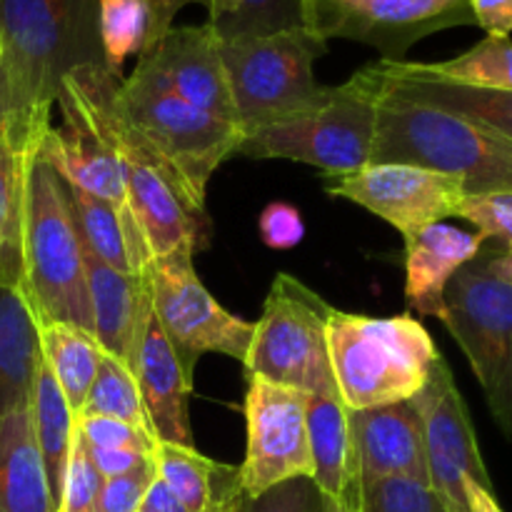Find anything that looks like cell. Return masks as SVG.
<instances>
[{"instance_id":"obj_1","label":"cell","mask_w":512,"mask_h":512,"mask_svg":"<svg viewBox=\"0 0 512 512\" xmlns=\"http://www.w3.org/2000/svg\"><path fill=\"white\" fill-rule=\"evenodd\" d=\"M0 48L13 93V145L25 153L53 125L65 75L105 65L98 0H0Z\"/></svg>"},{"instance_id":"obj_2","label":"cell","mask_w":512,"mask_h":512,"mask_svg":"<svg viewBox=\"0 0 512 512\" xmlns=\"http://www.w3.org/2000/svg\"><path fill=\"white\" fill-rule=\"evenodd\" d=\"M63 85L118 158L130 210L153 260L180 248L203 250L208 245V218L190 205L163 158L128 120L120 103V75L105 65H80L65 75Z\"/></svg>"},{"instance_id":"obj_3","label":"cell","mask_w":512,"mask_h":512,"mask_svg":"<svg viewBox=\"0 0 512 512\" xmlns=\"http://www.w3.org/2000/svg\"><path fill=\"white\" fill-rule=\"evenodd\" d=\"M370 163H405L435 170L458 178L468 195L512 190L510 138L465 115L390 93L380 83Z\"/></svg>"},{"instance_id":"obj_4","label":"cell","mask_w":512,"mask_h":512,"mask_svg":"<svg viewBox=\"0 0 512 512\" xmlns=\"http://www.w3.org/2000/svg\"><path fill=\"white\" fill-rule=\"evenodd\" d=\"M43 140V138H40ZM23 290L35 323H73L93 333L85 255L68 185L40 143L25 155Z\"/></svg>"},{"instance_id":"obj_5","label":"cell","mask_w":512,"mask_h":512,"mask_svg":"<svg viewBox=\"0 0 512 512\" xmlns=\"http://www.w3.org/2000/svg\"><path fill=\"white\" fill-rule=\"evenodd\" d=\"M328 348L348 410L413 400L440 358L425 325L413 315L373 318L335 308L328 320Z\"/></svg>"},{"instance_id":"obj_6","label":"cell","mask_w":512,"mask_h":512,"mask_svg":"<svg viewBox=\"0 0 512 512\" xmlns=\"http://www.w3.org/2000/svg\"><path fill=\"white\" fill-rule=\"evenodd\" d=\"M378 80L360 68L343 85L328 88L313 105L243 130L238 153L255 160H293L320 168L325 178L358 173L373 158Z\"/></svg>"},{"instance_id":"obj_7","label":"cell","mask_w":512,"mask_h":512,"mask_svg":"<svg viewBox=\"0 0 512 512\" xmlns=\"http://www.w3.org/2000/svg\"><path fill=\"white\" fill-rule=\"evenodd\" d=\"M120 103L135 130L175 175L190 205L205 213L210 178L240 150L243 128L175 98L140 68L120 80Z\"/></svg>"},{"instance_id":"obj_8","label":"cell","mask_w":512,"mask_h":512,"mask_svg":"<svg viewBox=\"0 0 512 512\" xmlns=\"http://www.w3.org/2000/svg\"><path fill=\"white\" fill-rule=\"evenodd\" d=\"M325 53L328 43L305 28L220 40L240 128H258L313 105L325 90L313 70Z\"/></svg>"},{"instance_id":"obj_9","label":"cell","mask_w":512,"mask_h":512,"mask_svg":"<svg viewBox=\"0 0 512 512\" xmlns=\"http://www.w3.org/2000/svg\"><path fill=\"white\" fill-rule=\"evenodd\" d=\"M333 308L288 273L275 275L255 323L245 375L298 388L308 395L335 393L328 348V320Z\"/></svg>"},{"instance_id":"obj_10","label":"cell","mask_w":512,"mask_h":512,"mask_svg":"<svg viewBox=\"0 0 512 512\" xmlns=\"http://www.w3.org/2000/svg\"><path fill=\"white\" fill-rule=\"evenodd\" d=\"M440 323L468 358L495 423L512 438V288L490 273L483 250L445 290Z\"/></svg>"},{"instance_id":"obj_11","label":"cell","mask_w":512,"mask_h":512,"mask_svg":"<svg viewBox=\"0 0 512 512\" xmlns=\"http://www.w3.org/2000/svg\"><path fill=\"white\" fill-rule=\"evenodd\" d=\"M300 8L315 38L355 40L393 63L438 30L475 23L470 0H300Z\"/></svg>"},{"instance_id":"obj_12","label":"cell","mask_w":512,"mask_h":512,"mask_svg":"<svg viewBox=\"0 0 512 512\" xmlns=\"http://www.w3.org/2000/svg\"><path fill=\"white\" fill-rule=\"evenodd\" d=\"M193 255L195 250L180 248L150 263L155 318L185 358L198 363L203 353H220L245 363L255 323L228 313L208 293L193 268Z\"/></svg>"},{"instance_id":"obj_13","label":"cell","mask_w":512,"mask_h":512,"mask_svg":"<svg viewBox=\"0 0 512 512\" xmlns=\"http://www.w3.org/2000/svg\"><path fill=\"white\" fill-rule=\"evenodd\" d=\"M245 425L248 450L238 468L240 493L258 498L265 490L295 478H313L308 440V393L245 375Z\"/></svg>"},{"instance_id":"obj_14","label":"cell","mask_w":512,"mask_h":512,"mask_svg":"<svg viewBox=\"0 0 512 512\" xmlns=\"http://www.w3.org/2000/svg\"><path fill=\"white\" fill-rule=\"evenodd\" d=\"M413 405L423 423L430 485L448 503L450 512H468L465 485L473 480L493 490V483L480 455L468 405L443 355L435 360L428 383L415 395Z\"/></svg>"},{"instance_id":"obj_15","label":"cell","mask_w":512,"mask_h":512,"mask_svg":"<svg viewBox=\"0 0 512 512\" xmlns=\"http://www.w3.org/2000/svg\"><path fill=\"white\" fill-rule=\"evenodd\" d=\"M325 188L335 198L363 205L403 238L458 215L468 198L458 178L405 163H370L358 173L328 178Z\"/></svg>"},{"instance_id":"obj_16","label":"cell","mask_w":512,"mask_h":512,"mask_svg":"<svg viewBox=\"0 0 512 512\" xmlns=\"http://www.w3.org/2000/svg\"><path fill=\"white\" fill-rule=\"evenodd\" d=\"M135 68L143 70L175 98L238 123L228 75L220 58V40L208 23L170 28L153 48L140 53Z\"/></svg>"},{"instance_id":"obj_17","label":"cell","mask_w":512,"mask_h":512,"mask_svg":"<svg viewBox=\"0 0 512 512\" xmlns=\"http://www.w3.org/2000/svg\"><path fill=\"white\" fill-rule=\"evenodd\" d=\"M55 105L63 120L60 125H50L40 140L45 158L53 163V168L68 185L105 200L120 213L133 215L118 158L110 145L100 138L75 95L65 85H60Z\"/></svg>"},{"instance_id":"obj_18","label":"cell","mask_w":512,"mask_h":512,"mask_svg":"<svg viewBox=\"0 0 512 512\" xmlns=\"http://www.w3.org/2000/svg\"><path fill=\"white\" fill-rule=\"evenodd\" d=\"M193 370L195 360L185 358L170 343L155 313L150 315L138 355H135L133 375L138 380L140 398H143V408L155 440L188 445V448L195 445L188 415Z\"/></svg>"},{"instance_id":"obj_19","label":"cell","mask_w":512,"mask_h":512,"mask_svg":"<svg viewBox=\"0 0 512 512\" xmlns=\"http://www.w3.org/2000/svg\"><path fill=\"white\" fill-rule=\"evenodd\" d=\"M83 255L95 340L105 355L133 370L140 340L153 315L148 273H120L95 258L85 245Z\"/></svg>"},{"instance_id":"obj_20","label":"cell","mask_w":512,"mask_h":512,"mask_svg":"<svg viewBox=\"0 0 512 512\" xmlns=\"http://www.w3.org/2000/svg\"><path fill=\"white\" fill-rule=\"evenodd\" d=\"M363 480L415 478L430 483L425 433L413 400L350 410Z\"/></svg>"},{"instance_id":"obj_21","label":"cell","mask_w":512,"mask_h":512,"mask_svg":"<svg viewBox=\"0 0 512 512\" xmlns=\"http://www.w3.org/2000/svg\"><path fill=\"white\" fill-rule=\"evenodd\" d=\"M485 238L455 225L435 223L405 238V303L425 318L443 320L445 290L473 263Z\"/></svg>"},{"instance_id":"obj_22","label":"cell","mask_w":512,"mask_h":512,"mask_svg":"<svg viewBox=\"0 0 512 512\" xmlns=\"http://www.w3.org/2000/svg\"><path fill=\"white\" fill-rule=\"evenodd\" d=\"M370 70L390 93L465 115L512 140V90L453 83V80L428 73L423 63H410V60H400V63L378 60V63H370Z\"/></svg>"},{"instance_id":"obj_23","label":"cell","mask_w":512,"mask_h":512,"mask_svg":"<svg viewBox=\"0 0 512 512\" xmlns=\"http://www.w3.org/2000/svg\"><path fill=\"white\" fill-rule=\"evenodd\" d=\"M308 440L315 465V485L320 493L360 510V460L355 448L350 410L340 393L308 395Z\"/></svg>"},{"instance_id":"obj_24","label":"cell","mask_w":512,"mask_h":512,"mask_svg":"<svg viewBox=\"0 0 512 512\" xmlns=\"http://www.w3.org/2000/svg\"><path fill=\"white\" fill-rule=\"evenodd\" d=\"M0 512H55L30 400L0 420Z\"/></svg>"},{"instance_id":"obj_25","label":"cell","mask_w":512,"mask_h":512,"mask_svg":"<svg viewBox=\"0 0 512 512\" xmlns=\"http://www.w3.org/2000/svg\"><path fill=\"white\" fill-rule=\"evenodd\" d=\"M68 195L80 240L95 258L120 273H148L153 255L135 215L120 213L105 200L93 198L73 185H68Z\"/></svg>"},{"instance_id":"obj_26","label":"cell","mask_w":512,"mask_h":512,"mask_svg":"<svg viewBox=\"0 0 512 512\" xmlns=\"http://www.w3.org/2000/svg\"><path fill=\"white\" fill-rule=\"evenodd\" d=\"M40 363L38 323L20 288L0 285V420L30 400Z\"/></svg>"},{"instance_id":"obj_27","label":"cell","mask_w":512,"mask_h":512,"mask_svg":"<svg viewBox=\"0 0 512 512\" xmlns=\"http://www.w3.org/2000/svg\"><path fill=\"white\" fill-rule=\"evenodd\" d=\"M38 340L40 358L63 390L70 410L78 415L98 375L103 348L93 333L60 320L38 323Z\"/></svg>"},{"instance_id":"obj_28","label":"cell","mask_w":512,"mask_h":512,"mask_svg":"<svg viewBox=\"0 0 512 512\" xmlns=\"http://www.w3.org/2000/svg\"><path fill=\"white\" fill-rule=\"evenodd\" d=\"M30 410H33L35 440H38L45 475H48L50 495H53V505L58 510L65 468H68L70 448H73L75 440V413L70 410L63 390L55 383L53 373L43 363V358H40L38 368H35Z\"/></svg>"},{"instance_id":"obj_29","label":"cell","mask_w":512,"mask_h":512,"mask_svg":"<svg viewBox=\"0 0 512 512\" xmlns=\"http://www.w3.org/2000/svg\"><path fill=\"white\" fill-rule=\"evenodd\" d=\"M153 463L158 478L173 490L175 498L188 512L208 510L218 498V490L235 470L205 458L203 453L195 450V445L188 448V445L163 443V440H155Z\"/></svg>"},{"instance_id":"obj_30","label":"cell","mask_w":512,"mask_h":512,"mask_svg":"<svg viewBox=\"0 0 512 512\" xmlns=\"http://www.w3.org/2000/svg\"><path fill=\"white\" fill-rule=\"evenodd\" d=\"M25 155L0 133V285H23Z\"/></svg>"},{"instance_id":"obj_31","label":"cell","mask_w":512,"mask_h":512,"mask_svg":"<svg viewBox=\"0 0 512 512\" xmlns=\"http://www.w3.org/2000/svg\"><path fill=\"white\" fill-rule=\"evenodd\" d=\"M208 13L218 40L303 28L300 0H210Z\"/></svg>"},{"instance_id":"obj_32","label":"cell","mask_w":512,"mask_h":512,"mask_svg":"<svg viewBox=\"0 0 512 512\" xmlns=\"http://www.w3.org/2000/svg\"><path fill=\"white\" fill-rule=\"evenodd\" d=\"M423 68L453 83L512 90V43L510 38L488 35L458 58L443 60V63H423Z\"/></svg>"},{"instance_id":"obj_33","label":"cell","mask_w":512,"mask_h":512,"mask_svg":"<svg viewBox=\"0 0 512 512\" xmlns=\"http://www.w3.org/2000/svg\"><path fill=\"white\" fill-rule=\"evenodd\" d=\"M78 415H105V418H118L153 433L148 425V415H145L143 398H140V388L133 370L105 353L103 360H100L98 375H95L93 385H90L88 398H85ZM78 415H75V418H78Z\"/></svg>"},{"instance_id":"obj_34","label":"cell","mask_w":512,"mask_h":512,"mask_svg":"<svg viewBox=\"0 0 512 512\" xmlns=\"http://www.w3.org/2000/svg\"><path fill=\"white\" fill-rule=\"evenodd\" d=\"M98 25L105 68L120 75L125 60L145 48L148 5L145 0H98Z\"/></svg>"},{"instance_id":"obj_35","label":"cell","mask_w":512,"mask_h":512,"mask_svg":"<svg viewBox=\"0 0 512 512\" xmlns=\"http://www.w3.org/2000/svg\"><path fill=\"white\" fill-rule=\"evenodd\" d=\"M360 512H450V508L430 483L393 475L363 480Z\"/></svg>"},{"instance_id":"obj_36","label":"cell","mask_w":512,"mask_h":512,"mask_svg":"<svg viewBox=\"0 0 512 512\" xmlns=\"http://www.w3.org/2000/svg\"><path fill=\"white\" fill-rule=\"evenodd\" d=\"M100 490H103V475L93 465L88 445L83 443V438L75 430L68 468H65L63 490H60V503L55 512H95Z\"/></svg>"},{"instance_id":"obj_37","label":"cell","mask_w":512,"mask_h":512,"mask_svg":"<svg viewBox=\"0 0 512 512\" xmlns=\"http://www.w3.org/2000/svg\"><path fill=\"white\" fill-rule=\"evenodd\" d=\"M458 218L475 225V233L495 240L500 248H512V190L468 195L460 203Z\"/></svg>"},{"instance_id":"obj_38","label":"cell","mask_w":512,"mask_h":512,"mask_svg":"<svg viewBox=\"0 0 512 512\" xmlns=\"http://www.w3.org/2000/svg\"><path fill=\"white\" fill-rule=\"evenodd\" d=\"M75 430L88 448H128L153 455L155 435L125 420L105 418V415H78Z\"/></svg>"},{"instance_id":"obj_39","label":"cell","mask_w":512,"mask_h":512,"mask_svg":"<svg viewBox=\"0 0 512 512\" xmlns=\"http://www.w3.org/2000/svg\"><path fill=\"white\" fill-rule=\"evenodd\" d=\"M235 512H323V493L313 478H295L265 490L258 498H240Z\"/></svg>"},{"instance_id":"obj_40","label":"cell","mask_w":512,"mask_h":512,"mask_svg":"<svg viewBox=\"0 0 512 512\" xmlns=\"http://www.w3.org/2000/svg\"><path fill=\"white\" fill-rule=\"evenodd\" d=\"M155 475H158V470H155L153 458H150L148 463L140 465L133 473L103 480V490H100L95 512H140V505H143V498Z\"/></svg>"},{"instance_id":"obj_41","label":"cell","mask_w":512,"mask_h":512,"mask_svg":"<svg viewBox=\"0 0 512 512\" xmlns=\"http://www.w3.org/2000/svg\"><path fill=\"white\" fill-rule=\"evenodd\" d=\"M258 230L263 243L273 250H290L305 238L303 215L290 203H270L260 213Z\"/></svg>"},{"instance_id":"obj_42","label":"cell","mask_w":512,"mask_h":512,"mask_svg":"<svg viewBox=\"0 0 512 512\" xmlns=\"http://www.w3.org/2000/svg\"><path fill=\"white\" fill-rule=\"evenodd\" d=\"M88 453L93 465L98 468V473L103 475V480L133 473V470H138L140 465H145L153 458L150 453H140V450L128 448H88Z\"/></svg>"},{"instance_id":"obj_43","label":"cell","mask_w":512,"mask_h":512,"mask_svg":"<svg viewBox=\"0 0 512 512\" xmlns=\"http://www.w3.org/2000/svg\"><path fill=\"white\" fill-rule=\"evenodd\" d=\"M470 10L480 28L493 38H510L512 0H470Z\"/></svg>"},{"instance_id":"obj_44","label":"cell","mask_w":512,"mask_h":512,"mask_svg":"<svg viewBox=\"0 0 512 512\" xmlns=\"http://www.w3.org/2000/svg\"><path fill=\"white\" fill-rule=\"evenodd\" d=\"M200 3L205 8H210V0H145L148 5V38H145V48H153L170 28H173V20L185 5Z\"/></svg>"},{"instance_id":"obj_45","label":"cell","mask_w":512,"mask_h":512,"mask_svg":"<svg viewBox=\"0 0 512 512\" xmlns=\"http://www.w3.org/2000/svg\"><path fill=\"white\" fill-rule=\"evenodd\" d=\"M140 512H188V510H185L183 503L175 498L173 490H170L158 475H155L148 493H145L143 505H140Z\"/></svg>"},{"instance_id":"obj_46","label":"cell","mask_w":512,"mask_h":512,"mask_svg":"<svg viewBox=\"0 0 512 512\" xmlns=\"http://www.w3.org/2000/svg\"><path fill=\"white\" fill-rule=\"evenodd\" d=\"M13 130H15L13 93H10L8 73H5L3 63H0V133L8 135V140L13 143Z\"/></svg>"},{"instance_id":"obj_47","label":"cell","mask_w":512,"mask_h":512,"mask_svg":"<svg viewBox=\"0 0 512 512\" xmlns=\"http://www.w3.org/2000/svg\"><path fill=\"white\" fill-rule=\"evenodd\" d=\"M465 490H468V512H503L498 500H495L493 490L483 488V485L473 483V480L465 485Z\"/></svg>"},{"instance_id":"obj_48","label":"cell","mask_w":512,"mask_h":512,"mask_svg":"<svg viewBox=\"0 0 512 512\" xmlns=\"http://www.w3.org/2000/svg\"><path fill=\"white\" fill-rule=\"evenodd\" d=\"M485 255H488L490 273H493L498 280H503V283H508L512 288V248L488 250Z\"/></svg>"},{"instance_id":"obj_49","label":"cell","mask_w":512,"mask_h":512,"mask_svg":"<svg viewBox=\"0 0 512 512\" xmlns=\"http://www.w3.org/2000/svg\"><path fill=\"white\" fill-rule=\"evenodd\" d=\"M323 512H360V510L348 508V505L340 503V500L330 498V495H323Z\"/></svg>"},{"instance_id":"obj_50","label":"cell","mask_w":512,"mask_h":512,"mask_svg":"<svg viewBox=\"0 0 512 512\" xmlns=\"http://www.w3.org/2000/svg\"><path fill=\"white\" fill-rule=\"evenodd\" d=\"M240 495H243V493H240ZM240 495H238V498H240ZM238 498H235V500H233V505H235V503H238ZM233 505H230V508H228V512H230V510H233Z\"/></svg>"},{"instance_id":"obj_51","label":"cell","mask_w":512,"mask_h":512,"mask_svg":"<svg viewBox=\"0 0 512 512\" xmlns=\"http://www.w3.org/2000/svg\"><path fill=\"white\" fill-rule=\"evenodd\" d=\"M240 498H243V495H240ZM240 498H238V500H240ZM235 505H238V503H235ZM235 505H233V510H230V512H235Z\"/></svg>"},{"instance_id":"obj_52","label":"cell","mask_w":512,"mask_h":512,"mask_svg":"<svg viewBox=\"0 0 512 512\" xmlns=\"http://www.w3.org/2000/svg\"><path fill=\"white\" fill-rule=\"evenodd\" d=\"M0 58H3V48H0Z\"/></svg>"}]
</instances>
